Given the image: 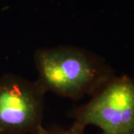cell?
Here are the masks:
<instances>
[{
  "label": "cell",
  "instance_id": "3957f363",
  "mask_svg": "<svg viewBox=\"0 0 134 134\" xmlns=\"http://www.w3.org/2000/svg\"><path fill=\"white\" fill-rule=\"evenodd\" d=\"M46 91L36 81L0 76V134H38L43 127Z\"/></svg>",
  "mask_w": 134,
  "mask_h": 134
},
{
  "label": "cell",
  "instance_id": "277c9868",
  "mask_svg": "<svg viewBox=\"0 0 134 134\" xmlns=\"http://www.w3.org/2000/svg\"><path fill=\"white\" fill-rule=\"evenodd\" d=\"M38 134H84L83 131L75 130L72 127L64 129L60 127H52L50 128H45L43 127Z\"/></svg>",
  "mask_w": 134,
  "mask_h": 134
},
{
  "label": "cell",
  "instance_id": "7a4b0ae2",
  "mask_svg": "<svg viewBox=\"0 0 134 134\" xmlns=\"http://www.w3.org/2000/svg\"><path fill=\"white\" fill-rule=\"evenodd\" d=\"M70 115L71 127L81 131L93 125L101 134H134V79L114 75Z\"/></svg>",
  "mask_w": 134,
  "mask_h": 134
},
{
  "label": "cell",
  "instance_id": "6da1fadb",
  "mask_svg": "<svg viewBox=\"0 0 134 134\" xmlns=\"http://www.w3.org/2000/svg\"><path fill=\"white\" fill-rule=\"evenodd\" d=\"M34 60L37 80L46 92L72 100L92 96L115 75L99 56L73 46L39 48Z\"/></svg>",
  "mask_w": 134,
  "mask_h": 134
}]
</instances>
